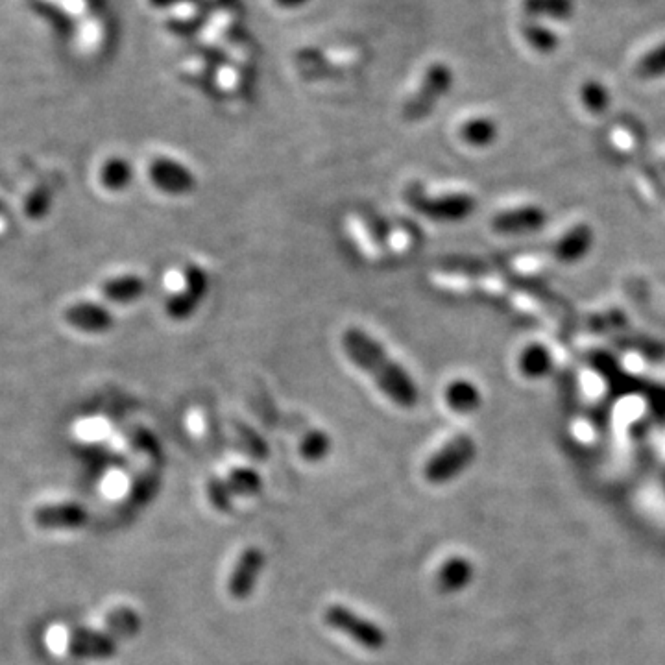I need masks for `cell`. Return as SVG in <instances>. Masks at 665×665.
I'll list each match as a JSON object with an SVG mask.
<instances>
[{
	"instance_id": "4316f807",
	"label": "cell",
	"mask_w": 665,
	"mask_h": 665,
	"mask_svg": "<svg viewBox=\"0 0 665 665\" xmlns=\"http://www.w3.org/2000/svg\"><path fill=\"white\" fill-rule=\"evenodd\" d=\"M638 74L647 80L665 76V43L643 56V60L638 65Z\"/></svg>"
},
{
	"instance_id": "3957f363",
	"label": "cell",
	"mask_w": 665,
	"mask_h": 665,
	"mask_svg": "<svg viewBox=\"0 0 665 665\" xmlns=\"http://www.w3.org/2000/svg\"><path fill=\"white\" fill-rule=\"evenodd\" d=\"M61 322L80 335H106L115 327V315L100 298L78 296L71 298L61 309Z\"/></svg>"
},
{
	"instance_id": "603a6c76",
	"label": "cell",
	"mask_w": 665,
	"mask_h": 665,
	"mask_svg": "<svg viewBox=\"0 0 665 665\" xmlns=\"http://www.w3.org/2000/svg\"><path fill=\"white\" fill-rule=\"evenodd\" d=\"M525 10L532 15L553 17V19H568L573 13L571 0H525Z\"/></svg>"
},
{
	"instance_id": "52a82bcc",
	"label": "cell",
	"mask_w": 665,
	"mask_h": 665,
	"mask_svg": "<svg viewBox=\"0 0 665 665\" xmlns=\"http://www.w3.org/2000/svg\"><path fill=\"white\" fill-rule=\"evenodd\" d=\"M209 292V276L202 266L187 265L183 272V287L167 300L165 311L172 320H187L196 313Z\"/></svg>"
},
{
	"instance_id": "d4e9b609",
	"label": "cell",
	"mask_w": 665,
	"mask_h": 665,
	"mask_svg": "<svg viewBox=\"0 0 665 665\" xmlns=\"http://www.w3.org/2000/svg\"><path fill=\"white\" fill-rule=\"evenodd\" d=\"M581 97L584 108L592 111L595 115H601V113H605L606 109L610 108V93L601 82H595V80L586 82L582 85Z\"/></svg>"
},
{
	"instance_id": "30bf717a",
	"label": "cell",
	"mask_w": 665,
	"mask_h": 665,
	"mask_svg": "<svg viewBox=\"0 0 665 665\" xmlns=\"http://www.w3.org/2000/svg\"><path fill=\"white\" fill-rule=\"evenodd\" d=\"M146 292V281L132 274V272H124V274H113L108 278L102 279L98 283V298L106 303L113 305H130V303L139 302Z\"/></svg>"
},
{
	"instance_id": "d6a6232c",
	"label": "cell",
	"mask_w": 665,
	"mask_h": 665,
	"mask_svg": "<svg viewBox=\"0 0 665 665\" xmlns=\"http://www.w3.org/2000/svg\"><path fill=\"white\" fill-rule=\"evenodd\" d=\"M45 2H60V0H45Z\"/></svg>"
},
{
	"instance_id": "d6986e66",
	"label": "cell",
	"mask_w": 665,
	"mask_h": 665,
	"mask_svg": "<svg viewBox=\"0 0 665 665\" xmlns=\"http://www.w3.org/2000/svg\"><path fill=\"white\" fill-rule=\"evenodd\" d=\"M521 374L529 379H542L553 370V355L544 344H531L520 355Z\"/></svg>"
},
{
	"instance_id": "7c38bea8",
	"label": "cell",
	"mask_w": 665,
	"mask_h": 665,
	"mask_svg": "<svg viewBox=\"0 0 665 665\" xmlns=\"http://www.w3.org/2000/svg\"><path fill=\"white\" fill-rule=\"evenodd\" d=\"M545 226L544 209L538 206H523L497 213L492 228L503 235H525L536 233Z\"/></svg>"
},
{
	"instance_id": "8992f818",
	"label": "cell",
	"mask_w": 665,
	"mask_h": 665,
	"mask_svg": "<svg viewBox=\"0 0 665 665\" xmlns=\"http://www.w3.org/2000/svg\"><path fill=\"white\" fill-rule=\"evenodd\" d=\"M327 625L331 629L339 630L346 634L350 640L359 643L364 649L379 651L387 645L385 632L379 629L375 623L368 621L366 617L359 616L357 612L350 610L348 606L331 605L324 614Z\"/></svg>"
},
{
	"instance_id": "9a60e30c",
	"label": "cell",
	"mask_w": 665,
	"mask_h": 665,
	"mask_svg": "<svg viewBox=\"0 0 665 665\" xmlns=\"http://www.w3.org/2000/svg\"><path fill=\"white\" fill-rule=\"evenodd\" d=\"M34 521L41 529H76L87 521V512L78 503L43 505L36 508Z\"/></svg>"
},
{
	"instance_id": "277c9868",
	"label": "cell",
	"mask_w": 665,
	"mask_h": 665,
	"mask_svg": "<svg viewBox=\"0 0 665 665\" xmlns=\"http://www.w3.org/2000/svg\"><path fill=\"white\" fill-rule=\"evenodd\" d=\"M475 451V442L470 436L459 435L451 438L448 444L438 449L425 464V479L433 484L448 483L472 464Z\"/></svg>"
},
{
	"instance_id": "8fae6325",
	"label": "cell",
	"mask_w": 665,
	"mask_h": 665,
	"mask_svg": "<svg viewBox=\"0 0 665 665\" xmlns=\"http://www.w3.org/2000/svg\"><path fill=\"white\" fill-rule=\"evenodd\" d=\"M67 649L78 658L106 660L117 653V640L111 638L108 632L76 629L67 638Z\"/></svg>"
},
{
	"instance_id": "7402d4cb",
	"label": "cell",
	"mask_w": 665,
	"mask_h": 665,
	"mask_svg": "<svg viewBox=\"0 0 665 665\" xmlns=\"http://www.w3.org/2000/svg\"><path fill=\"white\" fill-rule=\"evenodd\" d=\"M226 483L230 486L231 492L239 494V496H255V494L261 492V486H263L259 473L250 470V468L231 470Z\"/></svg>"
},
{
	"instance_id": "5bb4252c",
	"label": "cell",
	"mask_w": 665,
	"mask_h": 665,
	"mask_svg": "<svg viewBox=\"0 0 665 665\" xmlns=\"http://www.w3.org/2000/svg\"><path fill=\"white\" fill-rule=\"evenodd\" d=\"M133 178H135V169H133L130 159L119 156V154L102 159L95 170L98 187L106 193L126 191L132 185Z\"/></svg>"
},
{
	"instance_id": "cb8c5ba5",
	"label": "cell",
	"mask_w": 665,
	"mask_h": 665,
	"mask_svg": "<svg viewBox=\"0 0 665 665\" xmlns=\"http://www.w3.org/2000/svg\"><path fill=\"white\" fill-rule=\"evenodd\" d=\"M331 451V438L324 431L307 433L300 444V453L309 462H320L326 459Z\"/></svg>"
},
{
	"instance_id": "1f68e13d",
	"label": "cell",
	"mask_w": 665,
	"mask_h": 665,
	"mask_svg": "<svg viewBox=\"0 0 665 665\" xmlns=\"http://www.w3.org/2000/svg\"><path fill=\"white\" fill-rule=\"evenodd\" d=\"M4 226H6V213H4V209L0 206V233H2Z\"/></svg>"
},
{
	"instance_id": "44dd1931",
	"label": "cell",
	"mask_w": 665,
	"mask_h": 665,
	"mask_svg": "<svg viewBox=\"0 0 665 665\" xmlns=\"http://www.w3.org/2000/svg\"><path fill=\"white\" fill-rule=\"evenodd\" d=\"M462 139L468 143V145L477 146V148H483V146H490L492 143H496L497 135H499V130H497L496 122L488 117H475V119H470L462 126Z\"/></svg>"
},
{
	"instance_id": "f1b7e54d",
	"label": "cell",
	"mask_w": 665,
	"mask_h": 665,
	"mask_svg": "<svg viewBox=\"0 0 665 665\" xmlns=\"http://www.w3.org/2000/svg\"><path fill=\"white\" fill-rule=\"evenodd\" d=\"M100 30H102V26H100L97 19H93V17L87 15L84 23L80 26V32H78L80 47L84 50H89V52L95 49L98 41H100Z\"/></svg>"
},
{
	"instance_id": "ba28073f",
	"label": "cell",
	"mask_w": 665,
	"mask_h": 665,
	"mask_svg": "<svg viewBox=\"0 0 665 665\" xmlns=\"http://www.w3.org/2000/svg\"><path fill=\"white\" fill-rule=\"evenodd\" d=\"M148 176L154 187L170 196H185L196 189V176L178 159L158 156L148 165Z\"/></svg>"
},
{
	"instance_id": "ac0fdd59",
	"label": "cell",
	"mask_w": 665,
	"mask_h": 665,
	"mask_svg": "<svg viewBox=\"0 0 665 665\" xmlns=\"http://www.w3.org/2000/svg\"><path fill=\"white\" fill-rule=\"evenodd\" d=\"M446 399L453 411L470 414L483 405L481 390L468 379H455L446 388Z\"/></svg>"
},
{
	"instance_id": "ffe728a7",
	"label": "cell",
	"mask_w": 665,
	"mask_h": 665,
	"mask_svg": "<svg viewBox=\"0 0 665 665\" xmlns=\"http://www.w3.org/2000/svg\"><path fill=\"white\" fill-rule=\"evenodd\" d=\"M141 630V617L132 608H115L106 619V632L115 640L133 638Z\"/></svg>"
},
{
	"instance_id": "484cf974",
	"label": "cell",
	"mask_w": 665,
	"mask_h": 665,
	"mask_svg": "<svg viewBox=\"0 0 665 665\" xmlns=\"http://www.w3.org/2000/svg\"><path fill=\"white\" fill-rule=\"evenodd\" d=\"M523 34H525V37H527V41L531 43V47H534L536 50H540V52H545V54H549V52H555L558 47V37L553 30H549V28H545V26L542 25H529L525 26V30H523Z\"/></svg>"
},
{
	"instance_id": "6da1fadb",
	"label": "cell",
	"mask_w": 665,
	"mask_h": 665,
	"mask_svg": "<svg viewBox=\"0 0 665 665\" xmlns=\"http://www.w3.org/2000/svg\"><path fill=\"white\" fill-rule=\"evenodd\" d=\"M342 346L351 363L372 375L375 385L383 394H387L392 403L401 409H412L418 403V387L414 379L372 335L363 329L351 327L342 337Z\"/></svg>"
},
{
	"instance_id": "e0dca14e",
	"label": "cell",
	"mask_w": 665,
	"mask_h": 665,
	"mask_svg": "<svg viewBox=\"0 0 665 665\" xmlns=\"http://www.w3.org/2000/svg\"><path fill=\"white\" fill-rule=\"evenodd\" d=\"M472 566L466 558L453 557L442 564L436 575V586L442 593H455L472 581Z\"/></svg>"
},
{
	"instance_id": "4dcf8cb0",
	"label": "cell",
	"mask_w": 665,
	"mask_h": 665,
	"mask_svg": "<svg viewBox=\"0 0 665 665\" xmlns=\"http://www.w3.org/2000/svg\"><path fill=\"white\" fill-rule=\"evenodd\" d=\"M303 2L305 0H276V4L283 6V8H296V6H300Z\"/></svg>"
},
{
	"instance_id": "4fadbf2b",
	"label": "cell",
	"mask_w": 665,
	"mask_h": 665,
	"mask_svg": "<svg viewBox=\"0 0 665 665\" xmlns=\"http://www.w3.org/2000/svg\"><path fill=\"white\" fill-rule=\"evenodd\" d=\"M54 189L47 180L36 178L34 182L26 183L19 194V213L28 222H39L49 215L54 207Z\"/></svg>"
},
{
	"instance_id": "2e32d148",
	"label": "cell",
	"mask_w": 665,
	"mask_h": 665,
	"mask_svg": "<svg viewBox=\"0 0 665 665\" xmlns=\"http://www.w3.org/2000/svg\"><path fill=\"white\" fill-rule=\"evenodd\" d=\"M593 246V231L586 224L573 226L555 244V257L562 263H577L590 254Z\"/></svg>"
},
{
	"instance_id": "f546056e",
	"label": "cell",
	"mask_w": 665,
	"mask_h": 665,
	"mask_svg": "<svg viewBox=\"0 0 665 665\" xmlns=\"http://www.w3.org/2000/svg\"><path fill=\"white\" fill-rule=\"evenodd\" d=\"M61 12L69 17H87V0H60Z\"/></svg>"
},
{
	"instance_id": "9c48e42d",
	"label": "cell",
	"mask_w": 665,
	"mask_h": 665,
	"mask_svg": "<svg viewBox=\"0 0 665 665\" xmlns=\"http://www.w3.org/2000/svg\"><path fill=\"white\" fill-rule=\"evenodd\" d=\"M265 566V555L259 547H248L242 553L235 568L231 571L228 590L233 599L244 601L254 593L255 584L259 581V575Z\"/></svg>"
},
{
	"instance_id": "7a4b0ae2",
	"label": "cell",
	"mask_w": 665,
	"mask_h": 665,
	"mask_svg": "<svg viewBox=\"0 0 665 665\" xmlns=\"http://www.w3.org/2000/svg\"><path fill=\"white\" fill-rule=\"evenodd\" d=\"M407 204L436 222H460L475 211V198L466 193L427 194L422 183H411L405 189Z\"/></svg>"
},
{
	"instance_id": "83f0119b",
	"label": "cell",
	"mask_w": 665,
	"mask_h": 665,
	"mask_svg": "<svg viewBox=\"0 0 665 665\" xmlns=\"http://www.w3.org/2000/svg\"><path fill=\"white\" fill-rule=\"evenodd\" d=\"M231 492L228 483H224L222 479H211L207 484V497L213 503V507L220 510V512H228L231 510Z\"/></svg>"
},
{
	"instance_id": "5b68a950",
	"label": "cell",
	"mask_w": 665,
	"mask_h": 665,
	"mask_svg": "<svg viewBox=\"0 0 665 665\" xmlns=\"http://www.w3.org/2000/svg\"><path fill=\"white\" fill-rule=\"evenodd\" d=\"M451 84H453V73L448 65H442V63L431 65L425 71L424 78L418 85V91L407 100V104L403 108L405 119L422 121L435 109L436 102L448 95Z\"/></svg>"
}]
</instances>
